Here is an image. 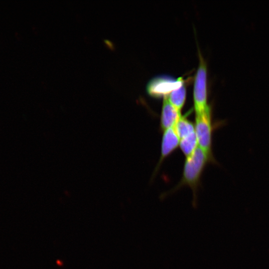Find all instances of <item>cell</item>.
I'll return each instance as SVG.
<instances>
[{"label": "cell", "instance_id": "2", "mask_svg": "<svg viewBox=\"0 0 269 269\" xmlns=\"http://www.w3.org/2000/svg\"><path fill=\"white\" fill-rule=\"evenodd\" d=\"M211 109L199 114H196L195 132L199 147L206 154L212 162L214 159L212 151V133Z\"/></svg>", "mask_w": 269, "mask_h": 269}, {"label": "cell", "instance_id": "4", "mask_svg": "<svg viewBox=\"0 0 269 269\" xmlns=\"http://www.w3.org/2000/svg\"><path fill=\"white\" fill-rule=\"evenodd\" d=\"M184 84L181 78L177 80L166 77L157 78L150 82L147 86L148 93L153 97L163 98L168 96L173 90Z\"/></svg>", "mask_w": 269, "mask_h": 269}, {"label": "cell", "instance_id": "5", "mask_svg": "<svg viewBox=\"0 0 269 269\" xmlns=\"http://www.w3.org/2000/svg\"><path fill=\"white\" fill-rule=\"evenodd\" d=\"M180 138L174 127L164 131L162 136L160 157L158 167L162 162L179 145Z\"/></svg>", "mask_w": 269, "mask_h": 269}, {"label": "cell", "instance_id": "10", "mask_svg": "<svg viewBox=\"0 0 269 269\" xmlns=\"http://www.w3.org/2000/svg\"><path fill=\"white\" fill-rule=\"evenodd\" d=\"M104 42L109 48L112 49H114V45L111 40L108 39H104Z\"/></svg>", "mask_w": 269, "mask_h": 269}, {"label": "cell", "instance_id": "9", "mask_svg": "<svg viewBox=\"0 0 269 269\" xmlns=\"http://www.w3.org/2000/svg\"><path fill=\"white\" fill-rule=\"evenodd\" d=\"M195 132L180 139L179 146L186 157L191 155L198 147Z\"/></svg>", "mask_w": 269, "mask_h": 269}, {"label": "cell", "instance_id": "8", "mask_svg": "<svg viewBox=\"0 0 269 269\" xmlns=\"http://www.w3.org/2000/svg\"><path fill=\"white\" fill-rule=\"evenodd\" d=\"M174 128L180 139L195 133V125L184 116L180 117Z\"/></svg>", "mask_w": 269, "mask_h": 269}, {"label": "cell", "instance_id": "6", "mask_svg": "<svg viewBox=\"0 0 269 269\" xmlns=\"http://www.w3.org/2000/svg\"><path fill=\"white\" fill-rule=\"evenodd\" d=\"M181 116V113L168 102L166 97L164 98L160 118L161 129L165 131L174 127Z\"/></svg>", "mask_w": 269, "mask_h": 269}, {"label": "cell", "instance_id": "7", "mask_svg": "<svg viewBox=\"0 0 269 269\" xmlns=\"http://www.w3.org/2000/svg\"><path fill=\"white\" fill-rule=\"evenodd\" d=\"M186 88L184 84L172 91L167 98L168 102L179 112L181 113L186 99Z\"/></svg>", "mask_w": 269, "mask_h": 269}, {"label": "cell", "instance_id": "3", "mask_svg": "<svg viewBox=\"0 0 269 269\" xmlns=\"http://www.w3.org/2000/svg\"><path fill=\"white\" fill-rule=\"evenodd\" d=\"M199 57L193 87L194 107L196 114L202 113L210 108L207 104L206 66L202 56L200 55Z\"/></svg>", "mask_w": 269, "mask_h": 269}, {"label": "cell", "instance_id": "1", "mask_svg": "<svg viewBox=\"0 0 269 269\" xmlns=\"http://www.w3.org/2000/svg\"><path fill=\"white\" fill-rule=\"evenodd\" d=\"M210 162L206 154L198 146L191 155L186 157L181 180L176 188L188 185L195 198L202 172L206 164Z\"/></svg>", "mask_w": 269, "mask_h": 269}]
</instances>
